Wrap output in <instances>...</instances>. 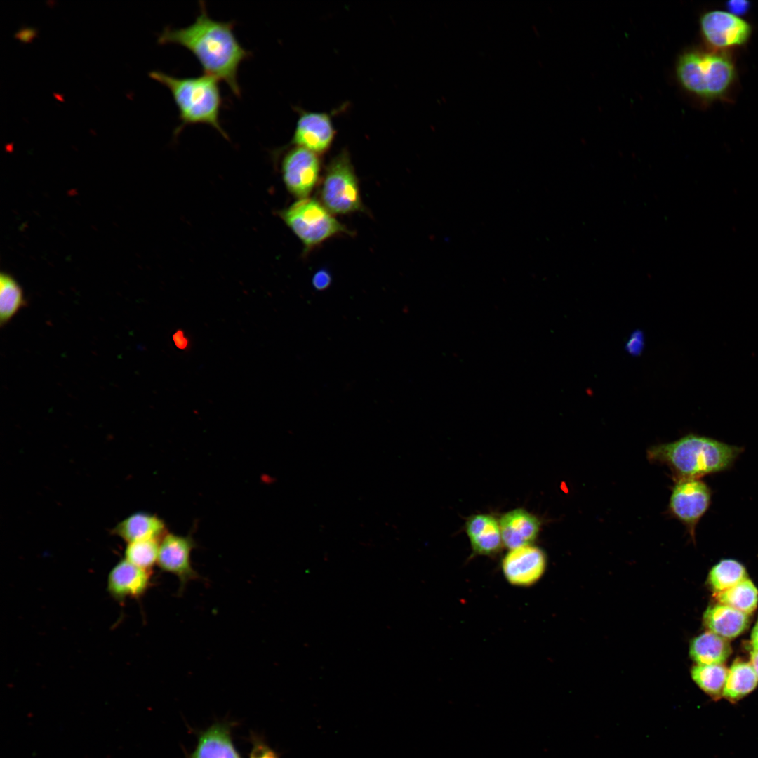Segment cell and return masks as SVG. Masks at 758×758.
<instances>
[{
	"mask_svg": "<svg viewBox=\"0 0 758 758\" xmlns=\"http://www.w3.org/2000/svg\"><path fill=\"white\" fill-rule=\"evenodd\" d=\"M234 21L211 18L205 3L199 1V13L190 25L166 27L157 37L160 44L172 43L184 46L196 57L204 74L222 80L237 97L241 95L238 69L252 53L244 48L233 32Z\"/></svg>",
	"mask_w": 758,
	"mask_h": 758,
	"instance_id": "6da1fadb",
	"label": "cell"
},
{
	"mask_svg": "<svg viewBox=\"0 0 758 758\" xmlns=\"http://www.w3.org/2000/svg\"><path fill=\"white\" fill-rule=\"evenodd\" d=\"M743 448L717 439L689 434L668 444L653 446L647 451L651 461L667 465L677 479L701 477L729 470Z\"/></svg>",
	"mask_w": 758,
	"mask_h": 758,
	"instance_id": "7a4b0ae2",
	"label": "cell"
},
{
	"mask_svg": "<svg viewBox=\"0 0 758 758\" xmlns=\"http://www.w3.org/2000/svg\"><path fill=\"white\" fill-rule=\"evenodd\" d=\"M148 75L166 86L172 94L180 119V124L173 131L175 136L187 125L204 124L229 138L220 121L223 98L218 79L204 74L179 77L159 70H152Z\"/></svg>",
	"mask_w": 758,
	"mask_h": 758,
	"instance_id": "3957f363",
	"label": "cell"
},
{
	"mask_svg": "<svg viewBox=\"0 0 758 758\" xmlns=\"http://www.w3.org/2000/svg\"><path fill=\"white\" fill-rule=\"evenodd\" d=\"M736 75L734 62L726 51H689L677 65V79L684 88L707 102L724 99Z\"/></svg>",
	"mask_w": 758,
	"mask_h": 758,
	"instance_id": "277c9868",
	"label": "cell"
},
{
	"mask_svg": "<svg viewBox=\"0 0 758 758\" xmlns=\"http://www.w3.org/2000/svg\"><path fill=\"white\" fill-rule=\"evenodd\" d=\"M281 217L306 249L337 234L349 233V230L314 199L307 197L298 200L281 211Z\"/></svg>",
	"mask_w": 758,
	"mask_h": 758,
	"instance_id": "5b68a950",
	"label": "cell"
},
{
	"mask_svg": "<svg viewBox=\"0 0 758 758\" xmlns=\"http://www.w3.org/2000/svg\"><path fill=\"white\" fill-rule=\"evenodd\" d=\"M321 204L332 214H347L364 208L359 181L347 151L329 163L321 192Z\"/></svg>",
	"mask_w": 758,
	"mask_h": 758,
	"instance_id": "8992f818",
	"label": "cell"
},
{
	"mask_svg": "<svg viewBox=\"0 0 758 758\" xmlns=\"http://www.w3.org/2000/svg\"><path fill=\"white\" fill-rule=\"evenodd\" d=\"M711 488L701 479H680L673 487L669 509L694 538L697 524L712 501Z\"/></svg>",
	"mask_w": 758,
	"mask_h": 758,
	"instance_id": "52a82bcc",
	"label": "cell"
},
{
	"mask_svg": "<svg viewBox=\"0 0 758 758\" xmlns=\"http://www.w3.org/2000/svg\"><path fill=\"white\" fill-rule=\"evenodd\" d=\"M701 34L713 50L726 51L745 45L752 34L750 24L730 12L712 10L700 18Z\"/></svg>",
	"mask_w": 758,
	"mask_h": 758,
	"instance_id": "ba28073f",
	"label": "cell"
},
{
	"mask_svg": "<svg viewBox=\"0 0 758 758\" xmlns=\"http://www.w3.org/2000/svg\"><path fill=\"white\" fill-rule=\"evenodd\" d=\"M320 171L319 154L305 148L294 147L282 160L284 183L287 190L299 199L307 198L312 192L318 182Z\"/></svg>",
	"mask_w": 758,
	"mask_h": 758,
	"instance_id": "9c48e42d",
	"label": "cell"
},
{
	"mask_svg": "<svg viewBox=\"0 0 758 758\" xmlns=\"http://www.w3.org/2000/svg\"><path fill=\"white\" fill-rule=\"evenodd\" d=\"M195 546V542L190 536L166 533L160 540L157 565L163 571L178 578L179 592H182L190 582L200 577L191 560V554Z\"/></svg>",
	"mask_w": 758,
	"mask_h": 758,
	"instance_id": "30bf717a",
	"label": "cell"
},
{
	"mask_svg": "<svg viewBox=\"0 0 758 758\" xmlns=\"http://www.w3.org/2000/svg\"><path fill=\"white\" fill-rule=\"evenodd\" d=\"M546 567L545 552L533 544L508 550L501 561L505 580L510 585L520 587L536 584L545 573Z\"/></svg>",
	"mask_w": 758,
	"mask_h": 758,
	"instance_id": "8fae6325",
	"label": "cell"
},
{
	"mask_svg": "<svg viewBox=\"0 0 758 758\" xmlns=\"http://www.w3.org/2000/svg\"><path fill=\"white\" fill-rule=\"evenodd\" d=\"M298 118L291 145L321 154L328 151L334 140L336 131L332 116L327 112L307 111L296 107Z\"/></svg>",
	"mask_w": 758,
	"mask_h": 758,
	"instance_id": "7c38bea8",
	"label": "cell"
},
{
	"mask_svg": "<svg viewBox=\"0 0 758 758\" xmlns=\"http://www.w3.org/2000/svg\"><path fill=\"white\" fill-rule=\"evenodd\" d=\"M498 521L503 545L509 550L532 545L541 526L540 519L524 508L510 510Z\"/></svg>",
	"mask_w": 758,
	"mask_h": 758,
	"instance_id": "4fadbf2b",
	"label": "cell"
},
{
	"mask_svg": "<svg viewBox=\"0 0 758 758\" xmlns=\"http://www.w3.org/2000/svg\"><path fill=\"white\" fill-rule=\"evenodd\" d=\"M151 571L138 567L124 559L110 571L107 589L118 599L143 595L151 585Z\"/></svg>",
	"mask_w": 758,
	"mask_h": 758,
	"instance_id": "5bb4252c",
	"label": "cell"
},
{
	"mask_svg": "<svg viewBox=\"0 0 758 758\" xmlns=\"http://www.w3.org/2000/svg\"><path fill=\"white\" fill-rule=\"evenodd\" d=\"M465 531L475 554L492 556L503 545L499 521L491 514L470 516L465 522Z\"/></svg>",
	"mask_w": 758,
	"mask_h": 758,
	"instance_id": "9a60e30c",
	"label": "cell"
},
{
	"mask_svg": "<svg viewBox=\"0 0 758 758\" xmlns=\"http://www.w3.org/2000/svg\"><path fill=\"white\" fill-rule=\"evenodd\" d=\"M188 758H241L231 736V724L216 722L200 732L197 746Z\"/></svg>",
	"mask_w": 758,
	"mask_h": 758,
	"instance_id": "2e32d148",
	"label": "cell"
},
{
	"mask_svg": "<svg viewBox=\"0 0 758 758\" xmlns=\"http://www.w3.org/2000/svg\"><path fill=\"white\" fill-rule=\"evenodd\" d=\"M703 622L710 630L724 638H734L743 632L750 623L749 616L724 604L709 606Z\"/></svg>",
	"mask_w": 758,
	"mask_h": 758,
	"instance_id": "e0dca14e",
	"label": "cell"
},
{
	"mask_svg": "<svg viewBox=\"0 0 758 758\" xmlns=\"http://www.w3.org/2000/svg\"><path fill=\"white\" fill-rule=\"evenodd\" d=\"M114 533L127 543L148 539L161 540L166 534L164 521L147 512L134 513L114 528Z\"/></svg>",
	"mask_w": 758,
	"mask_h": 758,
	"instance_id": "ac0fdd59",
	"label": "cell"
},
{
	"mask_svg": "<svg viewBox=\"0 0 758 758\" xmlns=\"http://www.w3.org/2000/svg\"><path fill=\"white\" fill-rule=\"evenodd\" d=\"M731 652L729 641L712 632H706L694 638L689 649L691 658L698 665H720Z\"/></svg>",
	"mask_w": 758,
	"mask_h": 758,
	"instance_id": "d6986e66",
	"label": "cell"
},
{
	"mask_svg": "<svg viewBox=\"0 0 758 758\" xmlns=\"http://www.w3.org/2000/svg\"><path fill=\"white\" fill-rule=\"evenodd\" d=\"M757 682V675L751 664L735 661L728 671L722 696L736 701L752 691Z\"/></svg>",
	"mask_w": 758,
	"mask_h": 758,
	"instance_id": "ffe728a7",
	"label": "cell"
},
{
	"mask_svg": "<svg viewBox=\"0 0 758 758\" xmlns=\"http://www.w3.org/2000/svg\"><path fill=\"white\" fill-rule=\"evenodd\" d=\"M714 597L720 604L731 606L747 615L756 609L758 603V590L748 578L725 590L715 592Z\"/></svg>",
	"mask_w": 758,
	"mask_h": 758,
	"instance_id": "44dd1931",
	"label": "cell"
},
{
	"mask_svg": "<svg viewBox=\"0 0 758 758\" xmlns=\"http://www.w3.org/2000/svg\"><path fill=\"white\" fill-rule=\"evenodd\" d=\"M26 305L22 289L17 281L6 273L0 276V324H8Z\"/></svg>",
	"mask_w": 758,
	"mask_h": 758,
	"instance_id": "7402d4cb",
	"label": "cell"
},
{
	"mask_svg": "<svg viewBox=\"0 0 758 758\" xmlns=\"http://www.w3.org/2000/svg\"><path fill=\"white\" fill-rule=\"evenodd\" d=\"M747 578L745 566L739 561L726 559L714 565L708 576V582L715 592L725 590Z\"/></svg>",
	"mask_w": 758,
	"mask_h": 758,
	"instance_id": "603a6c76",
	"label": "cell"
},
{
	"mask_svg": "<svg viewBox=\"0 0 758 758\" xmlns=\"http://www.w3.org/2000/svg\"><path fill=\"white\" fill-rule=\"evenodd\" d=\"M728 670L722 665H697L691 670L696 684L712 697L722 695Z\"/></svg>",
	"mask_w": 758,
	"mask_h": 758,
	"instance_id": "cb8c5ba5",
	"label": "cell"
},
{
	"mask_svg": "<svg viewBox=\"0 0 758 758\" xmlns=\"http://www.w3.org/2000/svg\"><path fill=\"white\" fill-rule=\"evenodd\" d=\"M160 540L148 539L128 543L124 559L138 567L151 571L157 564Z\"/></svg>",
	"mask_w": 758,
	"mask_h": 758,
	"instance_id": "d4e9b609",
	"label": "cell"
},
{
	"mask_svg": "<svg viewBox=\"0 0 758 758\" xmlns=\"http://www.w3.org/2000/svg\"><path fill=\"white\" fill-rule=\"evenodd\" d=\"M252 743L249 758H279L277 753L261 739L254 737Z\"/></svg>",
	"mask_w": 758,
	"mask_h": 758,
	"instance_id": "484cf974",
	"label": "cell"
},
{
	"mask_svg": "<svg viewBox=\"0 0 758 758\" xmlns=\"http://www.w3.org/2000/svg\"><path fill=\"white\" fill-rule=\"evenodd\" d=\"M331 277L327 270H320L317 272L312 278V284L315 288L324 290L331 284Z\"/></svg>",
	"mask_w": 758,
	"mask_h": 758,
	"instance_id": "4316f807",
	"label": "cell"
},
{
	"mask_svg": "<svg viewBox=\"0 0 758 758\" xmlns=\"http://www.w3.org/2000/svg\"><path fill=\"white\" fill-rule=\"evenodd\" d=\"M37 34V29L33 27H21L13 34L14 38L23 43L30 42Z\"/></svg>",
	"mask_w": 758,
	"mask_h": 758,
	"instance_id": "83f0119b",
	"label": "cell"
},
{
	"mask_svg": "<svg viewBox=\"0 0 758 758\" xmlns=\"http://www.w3.org/2000/svg\"><path fill=\"white\" fill-rule=\"evenodd\" d=\"M729 12L740 16L745 14L750 8V3L747 1L736 0L727 3Z\"/></svg>",
	"mask_w": 758,
	"mask_h": 758,
	"instance_id": "f1b7e54d",
	"label": "cell"
},
{
	"mask_svg": "<svg viewBox=\"0 0 758 758\" xmlns=\"http://www.w3.org/2000/svg\"><path fill=\"white\" fill-rule=\"evenodd\" d=\"M751 644L753 651H758V620L756 623L752 632Z\"/></svg>",
	"mask_w": 758,
	"mask_h": 758,
	"instance_id": "f546056e",
	"label": "cell"
},
{
	"mask_svg": "<svg viewBox=\"0 0 758 758\" xmlns=\"http://www.w3.org/2000/svg\"><path fill=\"white\" fill-rule=\"evenodd\" d=\"M750 661L758 677V651H753L750 653Z\"/></svg>",
	"mask_w": 758,
	"mask_h": 758,
	"instance_id": "4dcf8cb0",
	"label": "cell"
}]
</instances>
